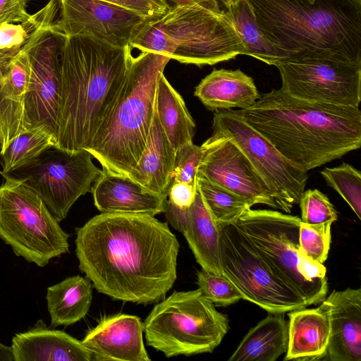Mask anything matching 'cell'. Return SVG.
I'll return each mask as SVG.
<instances>
[{
    "label": "cell",
    "mask_w": 361,
    "mask_h": 361,
    "mask_svg": "<svg viewBox=\"0 0 361 361\" xmlns=\"http://www.w3.org/2000/svg\"><path fill=\"white\" fill-rule=\"evenodd\" d=\"M131 51L89 35L66 36L54 147L75 152L90 145L125 78Z\"/></svg>",
    "instance_id": "3957f363"
},
{
    "label": "cell",
    "mask_w": 361,
    "mask_h": 361,
    "mask_svg": "<svg viewBox=\"0 0 361 361\" xmlns=\"http://www.w3.org/2000/svg\"><path fill=\"white\" fill-rule=\"evenodd\" d=\"M288 342L283 313H269L244 336L228 361H275L286 353Z\"/></svg>",
    "instance_id": "484cf974"
},
{
    "label": "cell",
    "mask_w": 361,
    "mask_h": 361,
    "mask_svg": "<svg viewBox=\"0 0 361 361\" xmlns=\"http://www.w3.org/2000/svg\"><path fill=\"white\" fill-rule=\"evenodd\" d=\"M183 234L202 269L222 275L219 226L207 208L197 185Z\"/></svg>",
    "instance_id": "d4e9b609"
},
{
    "label": "cell",
    "mask_w": 361,
    "mask_h": 361,
    "mask_svg": "<svg viewBox=\"0 0 361 361\" xmlns=\"http://www.w3.org/2000/svg\"><path fill=\"white\" fill-rule=\"evenodd\" d=\"M170 58L151 51L132 57L119 91L85 149L102 171L128 177L145 147L157 84Z\"/></svg>",
    "instance_id": "8992f818"
},
{
    "label": "cell",
    "mask_w": 361,
    "mask_h": 361,
    "mask_svg": "<svg viewBox=\"0 0 361 361\" xmlns=\"http://www.w3.org/2000/svg\"><path fill=\"white\" fill-rule=\"evenodd\" d=\"M312 309L288 314V342L283 360H324L330 338L329 307L323 300Z\"/></svg>",
    "instance_id": "44dd1931"
},
{
    "label": "cell",
    "mask_w": 361,
    "mask_h": 361,
    "mask_svg": "<svg viewBox=\"0 0 361 361\" xmlns=\"http://www.w3.org/2000/svg\"><path fill=\"white\" fill-rule=\"evenodd\" d=\"M219 2H221L226 8H230L231 6L235 4L238 0H217Z\"/></svg>",
    "instance_id": "ee69618b"
},
{
    "label": "cell",
    "mask_w": 361,
    "mask_h": 361,
    "mask_svg": "<svg viewBox=\"0 0 361 361\" xmlns=\"http://www.w3.org/2000/svg\"><path fill=\"white\" fill-rule=\"evenodd\" d=\"M197 188L214 221L228 224L235 221L253 206L243 197L197 176Z\"/></svg>",
    "instance_id": "f546056e"
},
{
    "label": "cell",
    "mask_w": 361,
    "mask_h": 361,
    "mask_svg": "<svg viewBox=\"0 0 361 361\" xmlns=\"http://www.w3.org/2000/svg\"><path fill=\"white\" fill-rule=\"evenodd\" d=\"M197 192V186L194 187L184 182H172L168 192L170 202L176 206L187 209L192 204Z\"/></svg>",
    "instance_id": "ab89813d"
},
{
    "label": "cell",
    "mask_w": 361,
    "mask_h": 361,
    "mask_svg": "<svg viewBox=\"0 0 361 361\" xmlns=\"http://www.w3.org/2000/svg\"><path fill=\"white\" fill-rule=\"evenodd\" d=\"M0 185V237L14 253L45 267L69 252L68 235L42 200L24 182L4 174Z\"/></svg>",
    "instance_id": "9c48e42d"
},
{
    "label": "cell",
    "mask_w": 361,
    "mask_h": 361,
    "mask_svg": "<svg viewBox=\"0 0 361 361\" xmlns=\"http://www.w3.org/2000/svg\"><path fill=\"white\" fill-rule=\"evenodd\" d=\"M59 12V1L49 0L45 6L31 15L26 22L0 24V49L22 47L39 27Z\"/></svg>",
    "instance_id": "d6a6232c"
},
{
    "label": "cell",
    "mask_w": 361,
    "mask_h": 361,
    "mask_svg": "<svg viewBox=\"0 0 361 361\" xmlns=\"http://www.w3.org/2000/svg\"><path fill=\"white\" fill-rule=\"evenodd\" d=\"M56 24L66 35H89L126 47L147 20L136 11L103 0H59Z\"/></svg>",
    "instance_id": "9a60e30c"
},
{
    "label": "cell",
    "mask_w": 361,
    "mask_h": 361,
    "mask_svg": "<svg viewBox=\"0 0 361 361\" xmlns=\"http://www.w3.org/2000/svg\"><path fill=\"white\" fill-rule=\"evenodd\" d=\"M30 73L29 57L23 46L4 71L0 82V154L24 131Z\"/></svg>",
    "instance_id": "ffe728a7"
},
{
    "label": "cell",
    "mask_w": 361,
    "mask_h": 361,
    "mask_svg": "<svg viewBox=\"0 0 361 361\" xmlns=\"http://www.w3.org/2000/svg\"><path fill=\"white\" fill-rule=\"evenodd\" d=\"M247 1L277 62L322 56L361 64V4L356 0Z\"/></svg>",
    "instance_id": "277c9868"
},
{
    "label": "cell",
    "mask_w": 361,
    "mask_h": 361,
    "mask_svg": "<svg viewBox=\"0 0 361 361\" xmlns=\"http://www.w3.org/2000/svg\"><path fill=\"white\" fill-rule=\"evenodd\" d=\"M189 208V207H188ZM188 208H180L167 200L164 209L166 221L173 228L181 232L185 231L188 223Z\"/></svg>",
    "instance_id": "60d3db41"
},
{
    "label": "cell",
    "mask_w": 361,
    "mask_h": 361,
    "mask_svg": "<svg viewBox=\"0 0 361 361\" xmlns=\"http://www.w3.org/2000/svg\"><path fill=\"white\" fill-rule=\"evenodd\" d=\"M281 90L303 101L359 106L361 64L322 56L277 62Z\"/></svg>",
    "instance_id": "5bb4252c"
},
{
    "label": "cell",
    "mask_w": 361,
    "mask_h": 361,
    "mask_svg": "<svg viewBox=\"0 0 361 361\" xmlns=\"http://www.w3.org/2000/svg\"><path fill=\"white\" fill-rule=\"evenodd\" d=\"M92 289L91 281L79 275L49 286L46 299L51 327L68 326L85 317L92 301Z\"/></svg>",
    "instance_id": "4316f807"
},
{
    "label": "cell",
    "mask_w": 361,
    "mask_h": 361,
    "mask_svg": "<svg viewBox=\"0 0 361 361\" xmlns=\"http://www.w3.org/2000/svg\"><path fill=\"white\" fill-rule=\"evenodd\" d=\"M158 120L175 151L192 142L195 123L181 95L164 74L159 80L155 99Z\"/></svg>",
    "instance_id": "83f0119b"
},
{
    "label": "cell",
    "mask_w": 361,
    "mask_h": 361,
    "mask_svg": "<svg viewBox=\"0 0 361 361\" xmlns=\"http://www.w3.org/2000/svg\"><path fill=\"white\" fill-rule=\"evenodd\" d=\"M235 111L307 171L361 146L359 106L309 102L274 89L251 106Z\"/></svg>",
    "instance_id": "7a4b0ae2"
},
{
    "label": "cell",
    "mask_w": 361,
    "mask_h": 361,
    "mask_svg": "<svg viewBox=\"0 0 361 361\" xmlns=\"http://www.w3.org/2000/svg\"><path fill=\"white\" fill-rule=\"evenodd\" d=\"M358 3L361 4V0H356Z\"/></svg>",
    "instance_id": "7dc6e473"
},
{
    "label": "cell",
    "mask_w": 361,
    "mask_h": 361,
    "mask_svg": "<svg viewBox=\"0 0 361 361\" xmlns=\"http://www.w3.org/2000/svg\"><path fill=\"white\" fill-rule=\"evenodd\" d=\"M202 145L204 149L197 176L243 197L252 205L277 209L264 183L231 140L212 135Z\"/></svg>",
    "instance_id": "2e32d148"
},
{
    "label": "cell",
    "mask_w": 361,
    "mask_h": 361,
    "mask_svg": "<svg viewBox=\"0 0 361 361\" xmlns=\"http://www.w3.org/2000/svg\"><path fill=\"white\" fill-rule=\"evenodd\" d=\"M310 3H314L316 0H308Z\"/></svg>",
    "instance_id": "bcb514c9"
},
{
    "label": "cell",
    "mask_w": 361,
    "mask_h": 361,
    "mask_svg": "<svg viewBox=\"0 0 361 361\" xmlns=\"http://www.w3.org/2000/svg\"><path fill=\"white\" fill-rule=\"evenodd\" d=\"M21 48L0 49V82L4 71Z\"/></svg>",
    "instance_id": "b9f144b4"
},
{
    "label": "cell",
    "mask_w": 361,
    "mask_h": 361,
    "mask_svg": "<svg viewBox=\"0 0 361 361\" xmlns=\"http://www.w3.org/2000/svg\"><path fill=\"white\" fill-rule=\"evenodd\" d=\"M143 323L140 317L116 314L101 318L82 341L92 361H150L143 342Z\"/></svg>",
    "instance_id": "e0dca14e"
},
{
    "label": "cell",
    "mask_w": 361,
    "mask_h": 361,
    "mask_svg": "<svg viewBox=\"0 0 361 361\" xmlns=\"http://www.w3.org/2000/svg\"><path fill=\"white\" fill-rule=\"evenodd\" d=\"M324 300L331 329L324 360L361 361V289L334 290Z\"/></svg>",
    "instance_id": "ac0fdd59"
},
{
    "label": "cell",
    "mask_w": 361,
    "mask_h": 361,
    "mask_svg": "<svg viewBox=\"0 0 361 361\" xmlns=\"http://www.w3.org/2000/svg\"><path fill=\"white\" fill-rule=\"evenodd\" d=\"M326 184L336 190L361 219L360 171L347 163L332 168L326 167L320 172Z\"/></svg>",
    "instance_id": "1f68e13d"
},
{
    "label": "cell",
    "mask_w": 361,
    "mask_h": 361,
    "mask_svg": "<svg viewBox=\"0 0 361 361\" xmlns=\"http://www.w3.org/2000/svg\"><path fill=\"white\" fill-rule=\"evenodd\" d=\"M175 154L154 111L145 147L128 178L153 193L168 197Z\"/></svg>",
    "instance_id": "603a6c76"
},
{
    "label": "cell",
    "mask_w": 361,
    "mask_h": 361,
    "mask_svg": "<svg viewBox=\"0 0 361 361\" xmlns=\"http://www.w3.org/2000/svg\"><path fill=\"white\" fill-rule=\"evenodd\" d=\"M332 223L310 225L300 221L299 250L307 257L323 264L328 257Z\"/></svg>",
    "instance_id": "836d02e7"
},
{
    "label": "cell",
    "mask_w": 361,
    "mask_h": 361,
    "mask_svg": "<svg viewBox=\"0 0 361 361\" xmlns=\"http://www.w3.org/2000/svg\"><path fill=\"white\" fill-rule=\"evenodd\" d=\"M86 149L68 152L54 146L7 174L22 180L44 202L59 222L79 197L91 191L102 170ZM4 175V174H3Z\"/></svg>",
    "instance_id": "7c38bea8"
},
{
    "label": "cell",
    "mask_w": 361,
    "mask_h": 361,
    "mask_svg": "<svg viewBox=\"0 0 361 361\" xmlns=\"http://www.w3.org/2000/svg\"><path fill=\"white\" fill-rule=\"evenodd\" d=\"M204 147L192 142L180 147L175 154L173 181L197 186L198 168L203 157Z\"/></svg>",
    "instance_id": "8d00e7d4"
},
{
    "label": "cell",
    "mask_w": 361,
    "mask_h": 361,
    "mask_svg": "<svg viewBox=\"0 0 361 361\" xmlns=\"http://www.w3.org/2000/svg\"><path fill=\"white\" fill-rule=\"evenodd\" d=\"M130 10L136 11L147 18L161 16L170 8L166 0H103Z\"/></svg>",
    "instance_id": "74e56055"
},
{
    "label": "cell",
    "mask_w": 361,
    "mask_h": 361,
    "mask_svg": "<svg viewBox=\"0 0 361 361\" xmlns=\"http://www.w3.org/2000/svg\"><path fill=\"white\" fill-rule=\"evenodd\" d=\"M56 15L39 27L23 44L30 66L24 131L40 128L54 138V145L61 87L60 56L66 37L56 24Z\"/></svg>",
    "instance_id": "4fadbf2b"
},
{
    "label": "cell",
    "mask_w": 361,
    "mask_h": 361,
    "mask_svg": "<svg viewBox=\"0 0 361 361\" xmlns=\"http://www.w3.org/2000/svg\"><path fill=\"white\" fill-rule=\"evenodd\" d=\"M217 225L222 275L233 283L242 299L269 313H285L309 306L276 275L234 221Z\"/></svg>",
    "instance_id": "30bf717a"
},
{
    "label": "cell",
    "mask_w": 361,
    "mask_h": 361,
    "mask_svg": "<svg viewBox=\"0 0 361 361\" xmlns=\"http://www.w3.org/2000/svg\"><path fill=\"white\" fill-rule=\"evenodd\" d=\"M300 218L268 209H247L234 222L276 275L308 305L328 292L326 269L299 250Z\"/></svg>",
    "instance_id": "52a82bcc"
},
{
    "label": "cell",
    "mask_w": 361,
    "mask_h": 361,
    "mask_svg": "<svg viewBox=\"0 0 361 361\" xmlns=\"http://www.w3.org/2000/svg\"><path fill=\"white\" fill-rule=\"evenodd\" d=\"M301 222L310 224L334 223L338 219L337 212L328 197L319 190H307L302 193L300 202Z\"/></svg>",
    "instance_id": "d590c367"
},
{
    "label": "cell",
    "mask_w": 361,
    "mask_h": 361,
    "mask_svg": "<svg viewBox=\"0 0 361 361\" xmlns=\"http://www.w3.org/2000/svg\"><path fill=\"white\" fill-rule=\"evenodd\" d=\"M75 246L80 270L116 300L158 302L177 278L179 243L153 216L101 213L78 228Z\"/></svg>",
    "instance_id": "6da1fadb"
},
{
    "label": "cell",
    "mask_w": 361,
    "mask_h": 361,
    "mask_svg": "<svg viewBox=\"0 0 361 361\" xmlns=\"http://www.w3.org/2000/svg\"><path fill=\"white\" fill-rule=\"evenodd\" d=\"M226 10L247 49V56L274 66L279 61L277 54L261 31L250 4L247 0H238Z\"/></svg>",
    "instance_id": "f1b7e54d"
},
{
    "label": "cell",
    "mask_w": 361,
    "mask_h": 361,
    "mask_svg": "<svg viewBox=\"0 0 361 361\" xmlns=\"http://www.w3.org/2000/svg\"><path fill=\"white\" fill-rule=\"evenodd\" d=\"M14 361H92L82 341L63 331L35 326L12 338Z\"/></svg>",
    "instance_id": "7402d4cb"
},
{
    "label": "cell",
    "mask_w": 361,
    "mask_h": 361,
    "mask_svg": "<svg viewBox=\"0 0 361 361\" xmlns=\"http://www.w3.org/2000/svg\"><path fill=\"white\" fill-rule=\"evenodd\" d=\"M30 0H0V24L24 23L30 17L27 11Z\"/></svg>",
    "instance_id": "f35d334b"
},
{
    "label": "cell",
    "mask_w": 361,
    "mask_h": 361,
    "mask_svg": "<svg viewBox=\"0 0 361 361\" xmlns=\"http://www.w3.org/2000/svg\"><path fill=\"white\" fill-rule=\"evenodd\" d=\"M166 1H167L169 3V1H170V2H171V3H173V2H175V1H177V0H166Z\"/></svg>",
    "instance_id": "f6af8a7d"
},
{
    "label": "cell",
    "mask_w": 361,
    "mask_h": 361,
    "mask_svg": "<svg viewBox=\"0 0 361 361\" xmlns=\"http://www.w3.org/2000/svg\"><path fill=\"white\" fill-rule=\"evenodd\" d=\"M226 315L198 288L174 291L160 300L143 323L147 344L166 357L212 353L229 330Z\"/></svg>",
    "instance_id": "ba28073f"
},
{
    "label": "cell",
    "mask_w": 361,
    "mask_h": 361,
    "mask_svg": "<svg viewBox=\"0 0 361 361\" xmlns=\"http://www.w3.org/2000/svg\"><path fill=\"white\" fill-rule=\"evenodd\" d=\"M0 361H14L11 348L0 343Z\"/></svg>",
    "instance_id": "7bdbcfd3"
},
{
    "label": "cell",
    "mask_w": 361,
    "mask_h": 361,
    "mask_svg": "<svg viewBox=\"0 0 361 361\" xmlns=\"http://www.w3.org/2000/svg\"><path fill=\"white\" fill-rule=\"evenodd\" d=\"M53 146L54 138L40 128L30 129L20 133L0 154L3 168L1 174H8L24 166Z\"/></svg>",
    "instance_id": "4dcf8cb0"
},
{
    "label": "cell",
    "mask_w": 361,
    "mask_h": 361,
    "mask_svg": "<svg viewBox=\"0 0 361 361\" xmlns=\"http://www.w3.org/2000/svg\"><path fill=\"white\" fill-rule=\"evenodd\" d=\"M194 94L210 111L245 109L260 94L252 78L240 69H214L195 87Z\"/></svg>",
    "instance_id": "cb8c5ba5"
},
{
    "label": "cell",
    "mask_w": 361,
    "mask_h": 361,
    "mask_svg": "<svg viewBox=\"0 0 361 361\" xmlns=\"http://www.w3.org/2000/svg\"><path fill=\"white\" fill-rule=\"evenodd\" d=\"M101 213L141 214L154 216L164 212L167 196L153 193L127 176L102 171L91 188Z\"/></svg>",
    "instance_id": "d6986e66"
},
{
    "label": "cell",
    "mask_w": 361,
    "mask_h": 361,
    "mask_svg": "<svg viewBox=\"0 0 361 361\" xmlns=\"http://www.w3.org/2000/svg\"><path fill=\"white\" fill-rule=\"evenodd\" d=\"M213 135L231 140L244 154L271 192L277 209L289 214L299 204L307 171L284 157L235 110L215 111Z\"/></svg>",
    "instance_id": "8fae6325"
},
{
    "label": "cell",
    "mask_w": 361,
    "mask_h": 361,
    "mask_svg": "<svg viewBox=\"0 0 361 361\" xmlns=\"http://www.w3.org/2000/svg\"><path fill=\"white\" fill-rule=\"evenodd\" d=\"M197 276L199 289L215 306H228L242 299L235 286L224 275H217L202 269Z\"/></svg>",
    "instance_id": "e575fe53"
},
{
    "label": "cell",
    "mask_w": 361,
    "mask_h": 361,
    "mask_svg": "<svg viewBox=\"0 0 361 361\" xmlns=\"http://www.w3.org/2000/svg\"><path fill=\"white\" fill-rule=\"evenodd\" d=\"M130 47L199 67L247 55L226 9L217 0H177L149 18L130 40Z\"/></svg>",
    "instance_id": "5b68a950"
}]
</instances>
